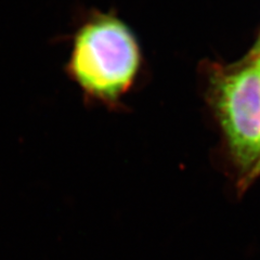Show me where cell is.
<instances>
[{
  "mask_svg": "<svg viewBox=\"0 0 260 260\" xmlns=\"http://www.w3.org/2000/svg\"><path fill=\"white\" fill-rule=\"evenodd\" d=\"M142 64L132 27L114 12H93L73 36L67 71L88 100L115 108L136 86Z\"/></svg>",
  "mask_w": 260,
  "mask_h": 260,
  "instance_id": "cell-1",
  "label": "cell"
},
{
  "mask_svg": "<svg viewBox=\"0 0 260 260\" xmlns=\"http://www.w3.org/2000/svg\"><path fill=\"white\" fill-rule=\"evenodd\" d=\"M216 95L219 118L240 172L239 185L243 190L260 156V74L257 68L223 77L216 88Z\"/></svg>",
  "mask_w": 260,
  "mask_h": 260,
  "instance_id": "cell-2",
  "label": "cell"
},
{
  "mask_svg": "<svg viewBox=\"0 0 260 260\" xmlns=\"http://www.w3.org/2000/svg\"><path fill=\"white\" fill-rule=\"evenodd\" d=\"M258 177H260V156H259L257 162L255 164L253 170H251V173L249 174L248 180H247V185L250 184V182L253 181V180H255V179L258 178Z\"/></svg>",
  "mask_w": 260,
  "mask_h": 260,
  "instance_id": "cell-3",
  "label": "cell"
},
{
  "mask_svg": "<svg viewBox=\"0 0 260 260\" xmlns=\"http://www.w3.org/2000/svg\"><path fill=\"white\" fill-rule=\"evenodd\" d=\"M255 55L257 56V59H260V40H259V44L256 47V50H255Z\"/></svg>",
  "mask_w": 260,
  "mask_h": 260,
  "instance_id": "cell-4",
  "label": "cell"
},
{
  "mask_svg": "<svg viewBox=\"0 0 260 260\" xmlns=\"http://www.w3.org/2000/svg\"><path fill=\"white\" fill-rule=\"evenodd\" d=\"M255 67L257 68V70H258V72H259V74H260V59H257V62H256V64H255Z\"/></svg>",
  "mask_w": 260,
  "mask_h": 260,
  "instance_id": "cell-5",
  "label": "cell"
}]
</instances>
